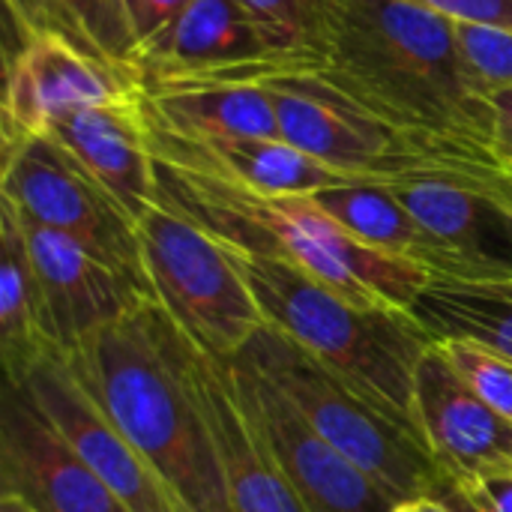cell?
<instances>
[{"mask_svg":"<svg viewBox=\"0 0 512 512\" xmlns=\"http://www.w3.org/2000/svg\"><path fill=\"white\" fill-rule=\"evenodd\" d=\"M63 360L186 512H231L216 441L189 372V336L159 303L84 339Z\"/></svg>","mask_w":512,"mask_h":512,"instance_id":"obj_2","label":"cell"},{"mask_svg":"<svg viewBox=\"0 0 512 512\" xmlns=\"http://www.w3.org/2000/svg\"><path fill=\"white\" fill-rule=\"evenodd\" d=\"M504 195L510 198V204H512V177H504Z\"/></svg>","mask_w":512,"mask_h":512,"instance_id":"obj_35","label":"cell"},{"mask_svg":"<svg viewBox=\"0 0 512 512\" xmlns=\"http://www.w3.org/2000/svg\"><path fill=\"white\" fill-rule=\"evenodd\" d=\"M123 3H126V9H129V6H132V0H123Z\"/></svg>","mask_w":512,"mask_h":512,"instance_id":"obj_36","label":"cell"},{"mask_svg":"<svg viewBox=\"0 0 512 512\" xmlns=\"http://www.w3.org/2000/svg\"><path fill=\"white\" fill-rule=\"evenodd\" d=\"M456 24H492L512 30V0H420Z\"/></svg>","mask_w":512,"mask_h":512,"instance_id":"obj_28","label":"cell"},{"mask_svg":"<svg viewBox=\"0 0 512 512\" xmlns=\"http://www.w3.org/2000/svg\"><path fill=\"white\" fill-rule=\"evenodd\" d=\"M411 315L441 339H477L512 360V276L450 279L432 276Z\"/></svg>","mask_w":512,"mask_h":512,"instance_id":"obj_23","label":"cell"},{"mask_svg":"<svg viewBox=\"0 0 512 512\" xmlns=\"http://www.w3.org/2000/svg\"><path fill=\"white\" fill-rule=\"evenodd\" d=\"M60 354L51 336L36 264L12 204L0 198V357L9 384H21L45 357Z\"/></svg>","mask_w":512,"mask_h":512,"instance_id":"obj_21","label":"cell"},{"mask_svg":"<svg viewBox=\"0 0 512 512\" xmlns=\"http://www.w3.org/2000/svg\"><path fill=\"white\" fill-rule=\"evenodd\" d=\"M48 138L84 165L135 222L159 201L150 123L138 96L81 108L54 123Z\"/></svg>","mask_w":512,"mask_h":512,"instance_id":"obj_18","label":"cell"},{"mask_svg":"<svg viewBox=\"0 0 512 512\" xmlns=\"http://www.w3.org/2000/svg\"><path fill=\"white\" fill-rule=\"evenodd\" d=\"M33 33H51L135 75L138 39L123 0H3Z\"/></svg>","mask_w":512,"mask_h":512,"instance_id":"obj_24","label":"cell"},{"mask_svg":"<svg viewBox=\"0 0 512 512\" xmlns=\"http://www.w3.org/2000/svg\"><path fill=\"white\" fill-rule=\"evenodd\" d=\"M45 417L96 471L126 512H186L144 456L120 435L108 414L69 372L63 354L45 357L21 381Z\"/></svg>","mask_w":512,"mask_h":512,"instance_id":"obj_15","label":"cell"},{"mask_svg":"<svg viewBox=\"0 0 512 512\" xmlns=\"http://www.w3.org/2000/svg\"><path fill=\"white\" fill-rule=\"evenodd\" d=\"M0 498L33 512H126L30 390L9 381L0 399Z\"/></svg>","mask_w":512,"mask_h":512,"instance_id":"obj_12","label":"cell"},{"mask_svg":"<svg viewBox=\"0 0 512 512\" xmlns=\"http://www.w3.org/2000/svg\"><path fill=\"white\" fill-rule=\"evenodd\" d=\"M189 372L216 441L231 512H303L270 447L237 399L231 360L210 357L189 339Z\"/></svg>","mask_w":512,"mask_h":512,"instance_id":"obj_17","label":"cell"},{"mask_svg":"<svg viewBox=\"0 0 512 512\" xmlns=\"http://www.w3.org/2000/svg\"><path fill=\"white\" fill-rule=\"evenodd\" d=\"M237 360L273 381L324 441L399 504L441 495L450 483L420 435L405 429L276 327L261 324Z\"/></svg>","mask_w":512,"mask_h":512,"instance_id":"obj_5","label":"cell"},{"mask_svg":"<svg viewBox=\"0 0 512 512\" xmlns=\"http://www.w3.org/2000/svg\"><path fill=\"white\" fill-rule=\"evenodd\" d=\"M477 507V512H512V471L486 474L468 483H453Z\"/></svg>","mask_w":512,"mask_h":512,"instance_id":"obj_30","label":"cell"},{"mask_svg":"<svg viewBox=\"0 0 512 512\" xmlns=\"http://www.w3.org/2000/svg\"><path fill=\"white\" fill-rule=\"evenodd\" d=\"M3 72V147L33 135H48L54 123L81 108L138 96L132 72L117 69L51 33H36L30 45L3 66Z\"/></svg>","mask_w":512,"mask_h":512,"instance_id":"obj_13","label":"cell"},{"mask_svg":"<svg viewBox=\"0 0 512 512\" xmlns=\"http://www.w3.org/2000/svg\"><path fill=\"white\" fill-rule=\"evenodd\" d=\"M441 498L453 507V512H477V507L462 495V489L459 486H453V483H447L444 489H441Z\"/></svg>","mask_w":512,"mask_h":512,"instance_id":"obj_33","label":"cell"},{"mask_svg":"<svg viewBox=\"0 0 512 512\" xmlns=\"http://www.w3.org/2000/svg\"><path fill=\"white\" fill-rule=\"evenodd\" d=\"M18 219L36 264L51 336L60 354L78 348L84 339L102 333L105 327L129 318L141 306L156 303L150 285L96 258L75 240L36 222H27L24 216Z\"/></svg>","mask_w":512,"mask_h":512,"instance_id":"obj_14","label":"cell"},{"mask_svg":"<svg viewBox=\"0 0 512 512\" xmlns=\"http://www.w3.org/2000/svg\"><path fill=\"white\" fill-rule=\"evenodd\" d=\"M153 129L186 141L279 138L276 108L255 78H186L138 90Z\"/></svg>","mask_w":512,"mask_h":512,"instance_id":"obj_19","label":"cell"},{"mask_svg":"<svg viewBox=\"0 0 512 512\" xmlns=\"http://www.w3.org/2000/svg\"><path fill=\"white\" fill-rule=\"evenodd\" d=\"M156 198L222 246L285 261L363 306L411 312L432 273L351 237L312 195H261L231 180L156 159Z\"/></svg>","mask_w":512,"mask_h":512,"instance_id":"obj_3","label":"cell"},{"mask_svg":"<svg viewBox=\"0 0 512 512\" xmlns=\"http://www.w3.org/2000/svg\"><path fill=\"white\" fill-rule=\"evenodd\" d=\"M462 51L489 93L512 87V30L492 24H456Z\"/></svg>","mask_w":512,"mask_h":512,"instance_id":"obj_27","label":"cell"},{"mask_svg":"<svg viewBox=\"0 0 512 512\" xmlns=\"http://www.w3.org/2000/svg\"><path fill=\"white\" fill-rule=\"evenodd\" d=\"M414 420L450 483L512 471V420L462 381L438 342L417 366Z\"/></svg>","mask_w":512,"mask_h":512,"instance_id":"obj_16","label":"cell"},{"mask_svg":"<svg viewBox=\"0 0 512 512\" xmlns=\"http://www.w3.org/2000/svg\"><path fill=\"white\" fill-rule=\"evenodd\" d=\"M192 0H132L129 6V18H132V30L138 39V48L147 45L150 39H156Z\"/></svg>","mask_w":512,"mask_h":512,"instance_id":"obj_29","label":"cell"},{"mask_svg":"<svg viewBox=\"0 0 512 512\" xmlns=\"http://www.w3.org/2000/svg\"><path fill=\"white\" fill-rule=\"evenodd\" d=\"M276 51L315 66V42L327 0H240Z\"/></svg>","mask_w":512,"mask_h":512,"instance_id":"obj_25","label":"cell"},{"mask_svg":"<svg viewBox=\"0 0 512 512\" xmlns=\"http://www.w3.org/2000/svg\"><path fill=\"white\" fill-rule=\"evenodd\" d=\"M441 249L450 279L512 276V204L504 177L420 171L387 183Z\"/></svg>","mask_w":512,"mask_h":512,"instance_id":"obj_10","label":"cell"},{"mask_svg":"<svg viewBox=\"0 0 512 512\" xmlns=\"http://www.w3.org/2000/svg\"><path fill=\"white\" fill-rule=\"evenodd\" d=\"M492 153L504 177H512V87L492 93Z\"/></svg>","mask_w":512,"mask_h":512,"instance_id":"obj_31","label":"cell"},{"mask_svg":"<svg viewBox=\"0 0 512 512\" xmlns=\"http://www.w3.org/2000/svg\"><path fill=\"white\" fill-rule=\"evenodd\" d=\"M462 381L498 414L512 420V360L477 339H441L438 342Z\"/></svg>","mask_w":512,"mask_h":512,"instance_id":"obj_26","label":"cell"},{"mask_svg":"<svg viewBox=\"0 0 512 512\" xmlns=\"http://www.w3.org/2000/svg\"><path fill=\"white\" fill-rule=\"evenodd\" d=\"M0 512H33L30 507H24L21 501L15 498H0Z\"/></svg>","mask_w":512,"mask_h":512,"instance_id":"obj_34","label":"cell"},{"mask_svg":"<svg viewBox=\"0 0 512 512\" xmlns=\"http://www.w3.org/2000/svg\"><path fill=\"white\" fill-rule=\"evenodd\" d=\"M393 512H453V507H450L441 495H432V498L405 501V504H399Z\"/></svg>","mask_w":512,"mask_h":512,"instance_id":"obj_32","label":"cell"},{"mask_svg":"<svg viewBox=\"0 0 512 512\" xmlns=\"http://www.w3.org/2000/svg\"><path fill=\"white\" fill-rule=\"evenodd\" d=\"M138 237L147 279L168 318L204 354L237 357L264 315L231 249L159 201L138 219Z\"/></svg>","mask_w":512,"mask_h":512,"instance_id":"obj_6","label":"cell"},{"mask_svg":"<svg viewBox=\"0 0 512 512\" xmlns=\"http://www.w3.org/2000/svg\"><path fill=\"white\" fill-rule=\"evenodd\" d=\"M264 84L279 138L348 180L393 183L420 171H453L315 69L282 72Z\"/></svg>","mask_w":512,"mask_h":512,"instance_id":"obj_8","label":"cell"},{"mask_svg":"<svg viewBox=\"0 0 512 512\" xmlns=\"http://www.w3.org/2000/svg\"><path fill=\"white\" fill-rule=\"evenodd\" d=\"M315 72L435 162L504 177L492 153V93L447 15L420 0H327Z\"/></svg>","mask_w":512,"mask_h":512,"instance_id":"obj_1","label":"cell"},{"mask_svg":"<svg viewBox=\"0 0 512 512\" xmlns=\"http://www.w3.org/2000/svg\"><path fill=\"white\" fill-rule=\"evenodd\" d=\"M360 243L441 273V249L387 183L354 180L312 195Z\"/></svg>","mask_w":512,"mask_h":512,"instance_id":"obj_22","label":"cell"},{"mask_svg":"<svg viewBox=\"0 0 512 512\" xmlns=\"http://www.w3.org/2000/svg\"><path fill=\"white\" fill-rule=\"evenodd\" d=\"M231 375L246 417L261 432L303 512H393L399 507L366 471L324 441L273 381L237 357H231Z\"/></svg>","mask_w":512,"mask_h":512,"instance_id":"obj_9","label":"cell"},{"mask_svg":"<svg viewBox=\"0 0 512 512\" xmlns=\"http://www.w3.org/2000/svg\"><path fill=\"white\" fill-rule=\"evenodd\" d=\"M315 69L303 57L273 48L240 0H192L156 39L138 48L135 81H186V78H255L267 81L282 72Z\"/></svg>","mask_w":512,"mask_h":512,"instance_id":"obj_11","label":"cell"},{"mask_svg":"<svg viewBox=\"0 0 512 512\" xmlns=\"http://www.w3.org/2000/svg\"><path fill=\"white\" fill-rule=\"evenodd\" d=\"M231 255L252 288L264 324L294 339L357 393L420 435L414 384L417 366L435 339L411 312L348 300L285 261L240 255L234 249Z\"/></svg>","mask_w":512,"mask_h":512,"instance_id":"obj_4","label":"cell"},{"mask_svg":"<svg viewBox=\"0 0 512 512\" xmlns=\"http://www.w3.org/2000/svg\"><path fill=\"white\" fill-rule=\"evenodd\" d=\"M150 147L165 165L213 174L261 195H318L354 183L282 138L186 141L150 126Z\"/></svg>","mask_w":512,"mask_h":512,"instance_id":"obj_20","label":"cell"},{"mask_svg":"<svg viewBox=\"0 0 512 512\" xmlns=\"http://www.w3.org/2000/svg\"><path fill=\"white\" fill-rule=\"evenodd\" d=\"M0 198L27 222L75 240L96 258L150 285L138 222L54 138L33 135L3 147Z\"/></svg>","mask_w":512,"mask_h":512,"instance_id":"obj_7","label":"cell"}]
</instances>
